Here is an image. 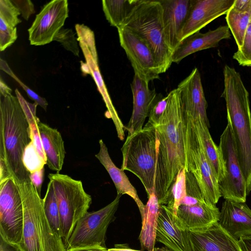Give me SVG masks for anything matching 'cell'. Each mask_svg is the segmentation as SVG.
<instances>
[{"label":"cell","mask_w":251,"mask_h":251,"mask_svg":"<svg viewBox=\"0 0 251 251\" xmlns=\"http://www.w3.org/2000/svg\"><path fill=\"white\" fill-rule=\"evenodd\" d=\"M186 153L185 171L194 176L205 202L216 205L222 197L219 182L205 155L192 119L183 113Z\"/></svg>","instance_id":"obj_8"},{"label":"cell","mask_w":251,"mask_h":251,"mask_svg":"<svg viewBox=\"0 0 251 251\" xmlns=\"http://www.w3.org/2000/svg\"><path fill=\"white\" fill-rule=\"evenodd\" d=\"M119 41L125 50L134 75L149 83L159 78V73L152 51L141 38L126 26L117 28Z\"/></svg>","instance_id":"obj_13"},{"label":"cell","mask_w":251,"mask_h":251,"mask_svg":"<svg viewBox=\"0 0 251 251\" xmlns=\"http://www.w3.org/2000/svg\"><path fill=\"white\" fill-rule=\"evenodd\" d=\"M46 216L53 231L62 237V230L60 213L51 180L48 185L45 196L43 199Z\"/></svg>","instance_id":"obj_30"},{"label":"cell","mask_w":251,"mask_h":251,"mask_svg":"<svg viewBox=\"0 0 251 251\" xmlns=\"http://www.w3.org/2000/svg\"><path fill=\"white\" fill-rule=\"evenodd\" d=\"M168 105L158 124L156 134L155 193L160 205L179 172L186 167L184 118L180 92L169 93Z\"/></svg>","instance_id":"obj_1"},{"label":"cell","mask_w":251,"mask_h":251,"mask_svg":"<svg viewBox=\"0 0 251 251\" xmlns=\"http://www.w3.org/2000/svg\"><path fill=\"white\" fill-rule=\"evenodd\" d=\"M72 29L62 28L55 35L53 40L60 42L64 48L71 51L75 55L79 56L77 38Z\"/></svg>","instance_id":"obj_36"},{"label":"cell","mask_w":251,"mask_h":251,"mask_svg":"<svg viewBox=\"0 0 251 251\" xmlns=\"http://www.w3.org/2000/svg\"><path fill=\"white\" fill-rule=\"evenodd\" d=\"M191 118L200 138L205 155L218 182H220L224 178L226 175L225 165L221 150L212 138L209 131V125L200 118Z\"/></svg>","instance_id":"obj_26"},{"label":"cell","mask_w":251,"mask_h":251,"mask_svg":"<svg viewBox=\"0 0 251 251\" xmlns=\"http://www.w3.org/2000/svg\"><path fill=\"white\" fill-rule=\"evenodd\" d=\"M239 243L242 251H251V237L241 238Z\"/></svg>","instance_id":"obj_44"},{"label":"cell","mask_w":251,"mask_h":251,"mask_svg":"<svg viewBox=\"0 0 251 251\" xmlns=\"http://www.w3.org/2000/svg\"><path fill=\"white\" fill-rule=\"evenodd\" d=\"M154 251H172L166 247H162V248H155L154 249Z\"/></svg>","instance_id":"obj_48"},{"label":"cell","mask_w":251,"mask_h":251,"mask_svg":"<svg viewBox=\"0 0 251 251\" xmlns=\"http://www.w3.org/2000/svg\"><path fill=\"white\" fill-rule=\"evenodd\" d=\"M220 213L216 205L201 202L192 206L180 205L176 215L189 230L204 228L218 222Z\"/></svg>","instance_id":"obj_25"},{"label":"cell","mask_w":251,"mask_h":251,"mask_svg":"<svg viewBox=\"0 0 251 251\" xmlns=\"http://www.w3.org/2000/svg\"><path fill=\"white\" fill-rule=\"evenodd\" d=\"M121 169L136 176L148 196L155 193L156 165V134L155 126H144L143 129L128 135L121 148Z\"/></svg>","instance_id":"obj_6"},{"label":"cell","mask_w":251,"mask_h":251,"mask_svg":"<svg viewBox=\"0 0 251 251\" xmlns=\"http://www.w3.org/2000/svg\"><path fill=\"white\" fill-rule=\"evenodd\" d=\"M67 0H53L45 4L28 29L30 44L44 45L53 40L68 17Z\"/></svg>","instance_id":"obj_14"},{"label":"cell","mask_w":251,"mask_h":251,"mask_svg":"<svg viewBox=\"0 0 251 251\" xmlns=\"http://www.w3.org/2000/svg\"><path fill=\"white\" fill-rule=\"evenodd\" d=\"M12 89L9 88L0 78V95H5L11 94Z\"/></svg>","instance_id":"obj_47"},{"label":"cell","mask_w":251,"mask_h":251,"mask_svg":"<svg viewBox=\"0 0 251 251\" xmlns=\"http://www.w3.org/2000/svg\"><path fill=\"white\" fill-rule=\"evenodd\" d=\"M158 198L154 192L148 196L142 218V228L139 239L142 251H154L157 220L160 211Z\"/></svg>","instance_id":"obj_27"},{"label":"cell","mask_w":251,"mask_h":251,"mask_svg":"<svg viewBox=\"0 0 251 251\" xmlns=\"http://www.w3.org/2000/svg\"><path fill=\"white\" fill-rule=\"evenodd\" d=\"M0 69L4 71L8 75L16 80L26 92L29 98L33 100L34 102L36 103L38 105H39L42 108L46 111L48 103L45 99L41 97L22 82L14 74L9 68L7 63L4 60H3L2 59H0Z\"/></svg>","instance_id":"obj_37"},{"label":"cell","mask_w":251,"mask_h":251,"mask_svg":"<svg viewBox=\"0 0 251 251\" xmlns=\"http://www.w3.org/2000/svg\"><path fill=\"white\" fill-rule=\"evenodd\" d=\"M144 40L151 49L159 74L172 65L173 52L164 38L162 8L159 0H138L124 25Z\"/></svg>","instance_id":"obj_5"},{"label":"cell","mask_w":251,"mask_h":251,"mask_svg":"<svg viewBox=\"0 0 251 251\" xmlns=\"http://www.w3.org/2000/svg\"><path fill=\"white\" fill-rule=\"evenodd\" d=\"M0 251H21L19 247L11 244L0 237Z\"/></svg>","instance_id":"obj_43"},{"label":"cell","mask_w":251,"mask_h":251,"mask_svg":"<svg viewBox=\"0 0 251 251\" xmlns=\"http://www.w3.org/2000/svg\"><path fill=\"white\" fill-rule=\"evenodd\" d=\"M219 147L226 170L224 178L219 182L221 196L225 200L245 202L248 195L247 183L237 157L232 130L228 122L220 136Z\"/></svg>","instance_id":"obj_11"},{"label":"cell","mask_w":251,"mask_h":251,"mask_svg":"<svg viewBox=\"0 0 251 251\" xmlns=\"http://www.w3.org/2000/svg\"><path fill=\"white\" fill-rule=\"evenodd\" d=\"M21 14L19 9L10 0H0V19L9 26L16 27L21 22L18 18Z\"/></svg>","instance_id":"obj_35"},{"label":"cell","mask_w":251,"mask_h":251,"mask_svg":"<svg viewBox=\"0 0 251 251\" xmlns=\"http://www.w3.org/2000/svg\"><path fill=\"white\" fill-rule=\"evenodd\" d=\"M235 0H191L188 15L180 35V42L226 14Z\"/></svg>","instance_id":"obj_15"},{"label":"cell","mask_w":251,"mask_h":251,"mask_svg":"<svg viewBox=\"0 0 251 251\" xmlns=\"http://www.w3.org/2000/svg\"><path fill=\"white\" fill-rule=\"evenodd\" d=\"M23 205L17 184L6 169L0 168V237L16 245L23 234Z\"/></svg>","instance_id":"obj_9"},{"label":"cell","mask_w":251,"mask_h":251,"mask_svg":"<svg viewBox=\"0 0 251 251\" xmlns=\"http://www.w3.org/2000/svg\"><path fill=\"white\" fill-rule=\"evenodd\" d=\"M185 186L186 196L181 201L180 205L192 206L205 202L195 178L191 172L186 171Z\"/></svg>","instance_id":"obj_32"},{"label":"cell","mask_w":251,"mask_h":251,"mask_svg":"<svg viewBox=\"0 0 251 251\" xmlns=\"http://www.w3.org/2000/svg\"><path fill=\"white\" fill-rule=\"evenodd\" d=\"M191 251H242L239 241L216 222L201 229H189Z\"/></svg>","instance_id":"obj_17"},{"label":"cell","mask_w":251,"mask_h":251,"mask_svg":"<svg viewBox=\"0 0 251 251\" xmlns=\"http://www.w3.org/2000/svg\"><path fill=\"white\" fill-rule=\"evenodd\" d=\"M75 28L77 40L85 58L86 64L89 68L90 75L92 76L107 109L105 116L112 120L119 139L123 141L125 136V126L112 103L100 74L98 65L94 32L83 24H76Z\"/></svg>","instance_id":"obj_12"},{"label":"cell","mask_w":251,"mask_h":251,"mask_svg":"<svg viewBox=\"0 0 251 251\" xmlns=\"http://www.w3.org/2000/svg\"><path fill=\"white\" fill-rule=\"evenodd\" d=\"M168 94L165 97L161 96L155 102L151 108L149 116V120L145 125L147 126H155L159 123L164 113L169 100Z\"/></svg>","instance_id":"obj_38"},{"label":"cell","mask_w":251,"mask_h":251,"mask_svg":"<svg viewBox=\"0 0 251 251\" xmlns=\"http://www.w3.org/2000/svg\"><path fill=\"white\" fill-rule=\"evenodd\" d=\"M224 89L221 97L226 103L227 120L234 138L237 157L251 192V111L249 94L240 74L226 65L223 69Z\"/></svg>","instance_id":"obj_3"},{"label":"cell","mask_w":251,"mask_h":251,"mask_svg":"<svg viewBox=\"0 0 251 251\" xmlns=\"http://www.w3.org/2000/svg\"><path fill=\"white\" fill-rule=\"evenodd\" d=\"M242 66L251 67V18L244 35L242 46L233 55Z\"/></svg>","instance_id":"obj_34"},{"label":"cell","mask_w":251,"mask_h":251,"mask_svg":"<svg viewBox=\"0 0 251 251\" xmlns=\"http://www.w3.org/2000/svg\"><path fill=\"white\" fill-rule=\"evenodd\" d=\"M31 141L29 125L18 98L0 95V163L17 184L30 180L23 158Z\"/></svg>","instance_id":"obj_2"},{"label":"cell","mask_w":251,"mask_h":251,"mask_svg":"<svg viewBox=\"0 0 251 251\" xmlns=\"http://www.w3.org/2000/svg\"><path fill=\"white\" fill-rule=\"evenodd\" d=\"M138 0H103L102 9L111 26L118 28L124 25Z\"/></svg>","instance_id":"obj_29"},{"label":"cell","mask_w":251,"mask_h":251,"mask_svg":"<svg viewBox=\"0 0 251 251\" xmlns=\"http://www.w3.org/2000/svg\"><path fill=\"white\" fill-rule=\"evenodd\" d=\"M59 208L62 238L66 245L77 223L88 212L92 197L84 190L81 181L66 175L49 174Z\"/></svg>","instance_id":"obj_7"},{"label":"cell","mask_w":251,"mask_h":251,"mask_svg":"<svg viewBox=\"0 0 251 251\" xmlns=\"http://www.w3.org/2000/svg\"><path fill=\"white\" fill-rule=\"evenodd\" d=\"M186 196L185 169H182L169 189L166 198L165 205L176 215L182 200Z\"/></svg>","instance_id":"obj_31"},{"label":"cell","mask_w":251,"mask_h":251,"mask_svg":"<svg viewBox=\"0 0 251 251\" xmlns=\"http://www.w3.org/2000/svg\"><path fill=\"white\" fill-rule=\"evenodd\" d=\"M44 173V168L29 175L31 182L40 195L41 194V187L43 180Z\"/></svg>","instance_id":"obj_42"},{"label":"cell","mask_w":251,"mask_h":251,"mask_svg":"<svg viewBox=\"0 0 251 251\" xmlns=\"http://www.w3.org/2000/svg\"><path fill=\"white\" fill-rule=\"evenodd\" d=\"M17 38V28L9 26L0 19V50H4L14 43Z\"/></svg>","instance_id":"obj_39"},{"label":"cell","mask_w":251,"mask_h":251,"mask_svg":"<svg viewBox=\"0 0 251 251\" xmlns=\"http://www.w3.org/2000/svg\"><path fill=\"white\" fill-rule=\"evenodd\" d=\"M99 145L100 151L95 156L109 174L116 188L117 195L126 194L131 197L138 206L142 217L145 205L139 198L136 189L129 181L124 171L114 164L102 139L99 140Z\"/></svg>","instance_id":"obj_23"},{"label":"cell","mask_w":251,"mask_h":251,"mask_svg":"<svg viewBox=\"0 0 251 251\" xmlns=\"http://www.w3.org/2000/svg\"><path fill=\"white\" fill-rule=\"evenodd\" d=\"M66 251H108V249L102 247H92L71 249L66 250Z\"/></svg>","instance_id":"obj_45"},{"label":"cell","mask_w":251,"mask_h":251,"mask_svg":"<svg viewBox=\"0 0 251 251\" xmlns=\"http://www.w3.org/2000/svg\"><path fill=\"white\" fill-rule=\"evenodd\" d=\"M15 93L25 114L28 124L39 120L36 116V107L38 104L35 102L30 103L27 102L17 88L15 89Z\"/></svg>","instance_id":"obj_40"},{"label":"cell","mask_w":251,"mask_h":251,"mask_svg":"<svg viewBox=\"0 0 251 251\" xmlns=\"http://www.w3.org/2000/svg\"><path fill=\"white\" fill-rule=\"evenodd\" d=\"M22 198L24 221L21 251H66L62 237L51 228L43 199L31 180L17 184Z\"/></svg>","instance_id":"obj_4"},{"label":"cell","mask_w":251,"mask_h":251,"mask_svg":"<svg viewBox=\"0 0 251 251\" xmlns=\"http://www.w3.org/2000/svg\"><path fill=\"white\" fill-rule=\"evenodd\" d=\"M230 31L227 25H222L204 33L200 31L182 40L172 55V63H179L185 57L197 51L216 48L223 39L230 38Z\"/></svg>","instance_id":"obj_22"},{"label":"cell","mask_w":251,"mask_h":251,"mask_svg":"<svg viewBox=\"0 0 251 251\" xmlns=\"http://www.w3.org/2000/svg\"><path fill=\"white\" fill-rule=\"evenodd\" d=\"M149 83L134 75L130 85L133 95V110L128 125L125 126L128 135L143 129L151 108L162 96L157 94L155 89H150Z\"/></svg>","instance_id":"obj_19"},{"label":"cell","mask_w":251,"mask_h":251,"mask_svg":"<svg viewBox=\"0 0 251 251\" xmlns=\"http://www.w3.org/2000/svg\"><path fill=\"white\" fill-rule=\"evenodd\" d=\"M37 125L47 164L50 169L59 173L63 167L66 153L62 136L57 129L40 121Z\"/></svg>","instance_id":"obj_24"},{"label":"cell","mask_w":251,"mask_h":251,"mask_svg":"<svg viewBox=\"0 0 251 251\" xmlns=\"http://www.w3.org/2000/svg\"><path fill=\"white\" fill-rule=\"evenodd\" d=\"M172 251H191L188 229L172 209L160 206L156 232V242Z\"/></svg>","instance_id":"obj_16"},{"label":"cell","mask_w":251,"mask_h":251,"mask_svg":"<svg viewBox=\"0 0 251 251\" xmlns=\"http://www.w3.org/2000/svg\"><path fill=\"white\" fill-rule=\"evenodd\" d=\"M218 223L237 240L251 237V209L245 202L225 200L222 204Z\"/></svg>","instance_id":"obj_21"},{"label":"cell","mask_w":251,"mask_h":251,"mask_svg":"<svg viewBox=\"0 0 251 251\" xmlns=\"http://www.w3.org/2000/svg\"><path fill=\"white\" fill-rule=\"evenodd\" d=\"M177 88L180 92L183 113L194 119L200 118L209 125L206 113L207 102L198 69L194 68L178 84Z\"/></svg>","instance_id":"obj_18"},{"label":"cell","mask_w":251,"mask_h":251,"mask_svg":"<svg viewBox=\"0 0 251 251\" xmlns=\"http://www.w3.org/2000/svg\"><path fill=\"white\" fill-rule=\"evenodd\" d=\"M122 195L109 204L93 212H87L77 223L65 245L66 250L92 247L106 248V233L115 219Z\"/></svg>","instance_id":"obj_10"},{"label":"cell","mask_w":251,"mask_h":251,"mask_svg":"<svg viewBox=\"0 0 251 251\" xmlns=\"http://www.w3.org/2000/svg\"><path fill=\"white\" fill-rule=\"evenodd\" d=\"M251 18V0H235L226 14L227 25L238 49L243 44L246 30Z\"/></svg>","instance_id":"obj_28"},{"label":"cell","mask_w":251,"mask_h":251,"mask_svg":"<svg viewBox=\"0 0 251 251\" xmlns=\"http://www.w3.org/2000/svg\"><path fill=\"white\" fill-rule=\"evenodd\" d=\"M108 251H141L135 250L129 248L128 245L126 244H115L114 248L108 249Z\"/></svg>","instance_id":"obj_46"},{"label":"cell","mask_w":251,"mask_h":251,"mask_svg":"<svg viewBox=\"0 0 251 251\" xmlns=\"http://www.w3.org/2000/svg\"><path fill=\"white\" fill-rule=\"evenodd\" d=\"M23 162L30 174L44 169V165L47 164L46 161L39 155L31 141L25 150Z\"/></svg>","instance_id":"obj_33"},{"label":"cell","mask_w":251,"mask_h":251,"mask_svg":"<svg viewBox=\"0 0 251 251\" xmlns=\"http://www.w3.org/2000/svg\"><path fill=\"white\" fill-rule=\"evenodd\" d=\"M162 8L165 42L173 52L180 43V35L191 6V0H159Z\"/></svg>","instance_id":"obj_20"},{"label":"cell","mask_w":251,"mask_h":251,"mask_svg":"<svg viewBox=\"0 0 251 251\" xmlns=\"http://www.w3.org/2000/svg\"><path fill=\"white\" fill-rule=\"evenodd\" d=\"M11 1L19 9L22 17L26 21L35 12L34 5L29 0H12Z\"/></svg>","instance_id":"obj_41"}]
</instances>
